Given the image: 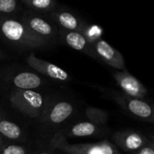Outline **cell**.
Returning <instances> with one entry per match:
<instances>
[{"mask_svg":"<svg viewBox=\"0 0 154 154\" xmlns=\"http://www.w3.org/2000/svg\"><path fill=\"white\" fill-rule=\"evenodd\" d=\"M0 37L22 50L50 46L46 42L35 36L18 17H0Z\"/></svg>","mask_w":154,"mask_h":154,"instance_id":"6da1fadb","label":"cell"},{"mask_svg":"<svg viewBox=\"0 0 154 154\" xmlns=\"http://www.w3.org/2000/svg\"><path fill=\"white\" fill-rule=\"evenodd\" d=\"M76 112L73 102L63 98H50L41 117L38 119L44 132H49L51 137L71 120ZM50 137V138H51Z\"/></svg>","mask_w":154,"mask_h":154,"instance_id":"7a4b0ae2","label":"cell"},{"mask_svg":"<svg viewBox=\"0 0 154 154\" xmlns=\"http://www.w3.org/2000/svg\"><path fill=\"white\" fill-rule=\"evenodd\" d=\"M14 109L31 119H39L51 96H46L35 90L12 89L8 94Z\"/></svg>","mask_w":154,"mask_h":154,"instance_id":"3957f363","label":"cell"},{"mask_svg":"<svg viewBox=\"0 0 154 154\" xmlns=\"http://www.w3.org/2000/svg\"><path fill=\"white\" fill-rule=\"evenodd\" d=\"M48 143L65 154H121L119 149L110 140H103L93 143L72 144L59 131L49 139Z\"/></svg>","mask_w":154,"mask_h":154,"instance_id":"277c9868","label":"cell"},{"mask_svg":"<svg viewBox=\"0 0 154 154\" xmlns=\"http://www.w3.org/2000/svg\"><path fill=\"white\" fill-rule=\"evenodd\" d=\"M26 27L50 46L59 42V27L47 17L31 10H25L18 16Z\"/></svg>","mask_w":154,"mask_h":154,"instance_id":"5b68a950","label":"cell"},{"mask_svg":"<svg viewBox=\"0 0 154 154\" xmlns=\"http://www.w3.org/2000/svg\"><path fill=\"white\" fill-rule=\"evenodd\" d=\"M112 98L123 110L131 115L145 121L149 123H154V105L144 101L143 99L131 98L124 94L113 92L111 94Z\"/></svg>","mask_w":154,"mask_h":154,"instance_id":"8992f818","label":"cell"},{"mask_svg":"<svg viewBox=\"0 0 154 154\" xmlns=\"http://www.w3.org/2000/svg\"><path fill=\"white\" fill-rule=\"evenodd\" d=\"M26 62L30 68L34 69L38 73L47 77V78L63 83L71 81V76L66 71L56 64L36 57L34 53H31L26 58Z\"/></svg>","mask_w":154,"mask_h":154,"instance_id":"52a82bcc","label":"cell"},{"mask_svg":"<svg viewBox=\"0 0 154 154\" xmlns=\"http://www.w3.org/2000/svg\"><path fill=\"white\" fill-rule=\"evenodd\" d=\"M112 140L118 149H122L126 153H131L145 146L149 138L136 131L122 130L114 131L112 134Z\"/></svg>","mask_w":154,"mask_h":154,"instance_id":"ba28073f","label":"cell"},{"mask_svg":"<svg viewBox=\"0 0 154 154\" xmlns=\"http://www.w3.org/2000/svg\"><path fill=\"white\" fill-rule=\"evenodd\" d=\"M47 17L59 28L68 31L83 32L87 24L75 13L70 11L63 7L59 6Z\"/></svg>","mask_w":154,"mask_h":154,"instance_id":"9c48e42d","label":"cell"},{"mask_svg":"<svg viewBox=\"0 0 154 154\" xmlns=\"http://www.w3.org/2000/svg\"><path fill=\"white\" fill-rule=\"evenodd\" d=\"M112 75L125 95L136 99H143L147 95V88L128 71H117Z\"/></svg>","mask_w":154,"mask_h":154,"instance_id":"30bf717a","label":"cell"},{"mask_svg":"<svg viewBox=\"0 0 154 154\" xmlns=\"http://www.w3.org/2000/svg\"><path fill=\"white\" fill-rule=\"evenodd\" d=\"M92 45L98 60L118 71H127L122 54L109 43L103 39H99Z\"/></svg>","mask_w":154,"mask_h":154,"instance_id":"8fae6325","label":"cell"},{"mask_svg":"<svg viewBox=\"0 0 154 154\" xmlns=\"http://www.w3.org/2000/svg\"><path fill=\"white\" fill-rule=\"evenodd\" d=\"M59 42L71 47L72 49L85 54L93 59L98 60L93 49L92 44L87 40L82 32L68 31L59 28Z\"/></svg>","mask_w":154,"mask_h":154,"instance_id":"7c38bea8","label":"cell"},{"mask_svg":"<svg viewBox=\"0 0 154 154\" xmlns=\"http://www.w3.org/2000/svg\"><path fill=\"white\" fill-rule=\"evenodd\" d=\"M105 129L102 125L92 123L88 121L77 122L73 124H66L62 128L61 132L66 139L67 138H87L97 137L105 133Z\"/></svg>","mask_w":154,"mask_h":154,"instance_id":"4fadbf2b","label":"cell"},{"mask_svg":"<svg viewBox=\"0 0 154 154\" xmlns=\"http://www.w3.org/2000/svg\"><path fill=\"white\" fill-rule=\"evenodd\" d=\"M5 80L13 87V89L36 90L40 89L45 85V81L39 74L28 71L13 73L9 76H7Z\"/></svg>","mask_w":154,"mask_h":154,"instance_id":"5bb4252c","label":"cell"},{"mask_svg":"<svg viewBox=\"0 0 154 154\" xmlns=\"http://www.w3.org/2000/svg\"><path fill=\"white\" fill-rule=\"evenodd\" d=\"M0 137L3 140L23 143L26 140V131L18 123L3 118L0 120Z\"/></svg>","mask_w":154,"mask_h":154,"instance_id":"9a60e30c","label":"cell"},{"mask_svg":"<svg viewBox=\"0 0 154 154\" xmlns=\"http://www.w3.org/2000/svg\"><path fill=\"white\" fill-rule=\"evenodd\" d=\"M21 1L29 8V10L45 16H48L58 7L56 0H21Z\"/></svg>","mask_w":154,"mask_h":154,"instance_id":"2e32d148","label":"cell"},{"mask_svg":"<svg viewBox=\"0 0 154 154\" xmlns=\"http://www.w3.org/2000/svg\"><path fill=\"white\" fill-rule=\"evenodd\" d=\"M85 118L86 121L92 123L104 126L109 120V114L103 109L96 107H87L85 110Z\"/></svg>","mask_w":154,"mask_h":154,"instance_id":"e0dca14e","label":"cell"},{"mask_svg":"<svg viewBox=\"0 0 154 154\" xmlns=\"http://www.w3.org/2000/svg\"><path fill=\"white\" fill-rule=\"evenodd\" d=\"M20 13L18 0H0V17H18Z\"/></svg>","mask_w":154,"mask_h":154,"instance_id":"ac0fdd59","label":"cell"},{"mask_svg":"<svg viewBox=\"0 0 154 154\" xmlns=\"http://www.w3.org/2000/svg\"><path fill=\"white\" fill-rule=\"evenodd\" d=\"M34 146L18 143H5L0 145V154H31Z\"/></svg>","mask_w":154,"mask_h":154,"instance_id":"d6986e66","label":"cell"},{"mask_svg":"<svg viewBox=\"0 0 154 154\" xmlns=\"http://www.w3.org/2000/svg\"><path fill=\"white\" fill-rule=\"evenodd\" d=\"M82 33L85 35V36L87 38V40L93 45L99 39H102L103 29L99 26L86 24V26Z\"/></svg>","mask_w":154,"mask_h":154,"instance_id":"ffe728a7","label":"cell"},{"mask_svg":"<svg viewBox=\"0 0 154 154\" xmlns=\"http://www.w3.org/2000/svg\"><path fill=\"white\" fill-rule=\"evenodd\" d=\"M31 154H65L62 150L52 147L48 141L43 144L34 146V149Z\"/></svg>","mask_w":154,"mask_h":154,"instance_id":"44dd1931","label":"cell"},{"mask_svg":"<svg viewBox=\"0 0 154 154\" xmlns=\"http://www.w3.org/2000/svg\"><path fill=\"white\" fill-rule=\"evenodd\" d=\"M128 154H154V148L152 146L151 140L149 139V140L145 144V146H143L142 148H140V149H138L134 152L128 153Z\"/></svg>","mask_w":154,"mask_h":154,"instance_id":"7402d4cb","label":"cell"},{"mask_svg":"<svg viewBox=\"0 0 154 154\" xmlns=\"http://www.w3.org/2000/svg\"><path fill=\"white\" fill-rule=\"evenodd\" d=\"M7 57H8L7 54H6L3 50H0V61L4 60V59H5V58H7Z\"/></svg>","mask_w":154,"mask_h":154,"instance_id":"603a6c76","label":"cell"},{"mask_svg":"<svg viewBox=\"0 0 154 154\" xmlns=\"http://www.w3.org/2000/svg\"><path fill=\"white\" fill-rule=\"evenodd\" d=\"M149 140H151L152 141H154V133H151V134H149Z\"/></svg>","mask_w":154,"mask_h":154,"instance_id":"cb8c5ba5","label":"cell"},{"mask_svg":"<svg viewBox=\"0 0 154 154\" xmlns=\"http://www.w3.org/2000/svg\"><path fill=\"white\" fill-rule=\"evenodd\" d=\"M4 142V140H3V139L1 138V137H0V145H1L2 143Z\"/></svg>","mask_w":154,"mask_h":154,"instance_id":"d4e9b609","label":"cell"},{"mask_svg":"<svg viewBox=\"0 0 154 154\" xmlns=\"http://www.w3.org/2000/svg\"><path fill=\"white\" fill-rule=\"evenodd\" d=\"M1 119H3V116H2V113L0 112V120H1Z\"/></svg>","mask_w":154,"mask_h":154,"instance_id":"484cf974","label":"cell"},{"mask_svg":"<svg viewBox=\"0 0 154 154\" xmlns=\"http://www.w3.org/2000/svg\"><path fill=\"white\" fill-rule=\"evenodd\" d=\"M151 142H152V146H153V148H154V141L151 140Z\"/></svg>","mask_w":154,"mask_h":154,"instance_id":"4316f807","label":"cell"}]
</instances>
